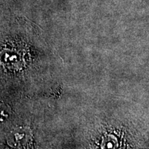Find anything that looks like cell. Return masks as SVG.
I'll return each mask as SVG.
<instances>
[{"label": "cell", "mask_w": 149, "mask_h": 149, "mask_svg": "<svg viewBox=\"0 0 149 149\" xmlns=\"http://www.w3.org/2000/svg\"><path fill=\"white\" fill-rule=\"evenodd\" d=\"M32 141V134L27 128H18L11 132L8 143L15 148H26Z\"/></svg>", "instance_id": "6da1fadb"}]
</instances>
